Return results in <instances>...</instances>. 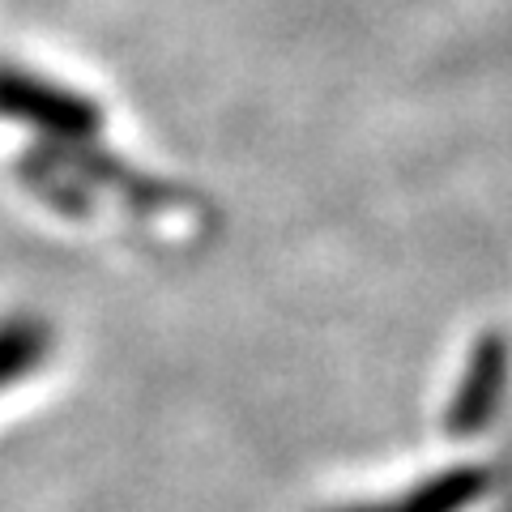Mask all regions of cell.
Segmentation results:
<instances>
[{
    "instance_id": "cell-2",
    "label": "cell",
    "mask_w": 512,
    "mask_h": 512,
    "mask_svg": "<svg viewBox=\"0 0 512 512\" xmlns=\"http://www.w3.org/2000/svg\"><path fill=\"white\" fill-rule=\"evenodd\" d=\"M491 487H495V470L457 466V470L431 474L427 483L393 495V500L350 504V508H333V512H466L470 504L483 500V495H491Z\"/></svg>"
},
{
    "instance_id": "cell-3",
    "label": "cell",
    "mask_w": 512,
    "mask_h": 512,
    "mask_svg": "<svg viewBox=\"0 0 512 512\" xmlns=\"http://www.w3.org/2000/svg\"><path fill=\"white\" fill-rule=\"evenodd\" d=\"M504 372H508V350L500 338H483L474 350V363L457 389V402L448 410V431H478L487 427L504 397Z\"/></svg>"
},
{
    "instance_id": "cell-1",
    "label": "cell",
    "mask_w": 512,
    "mask_h": 512,
    "mask_svg": "<svg viewBox=\"0 0 512 512\" xmlns=\"http://www.w3.org/2000/svg\"><path fill=\"white\" fill-rule=\"evenodd\" d=\"M0 120L35 124L47 141H94L103 128V111L86 94L64 90L39 73H22L18 64H0Z\"/></svg>"
},
{
    "instance_id": "cell-4",
    "label": "cell",
    "mask_w": 512,
    "mask_h": 512,
    "mask_svg": "<svg viewBox=\"0 0 512 512\" xmlns=\"http://www.w3.org/2000/svg\"><path fill=\"white\" fill-rule=\"evenodd\" d=\"M47 355H52V325L43 316L18 312L0 320V393L39 372Z\"/></svg>"
}]
</instances>
